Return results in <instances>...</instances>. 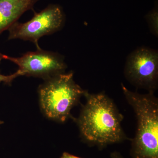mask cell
<instances>
[{
    "mask_svg": "<svg viewBox=\"0 0 158 158\" xmlns=\"http://www.w3.org/2000/svg\"><path fill=\"white\" fill-rule=\"evenodd\" d=\"M84 97L86 102L78 117L73 119L84 143L102 150L130 140L122 126L123 115L104 91L94 94L85 90Z\"/></svg>",
    "mask_w": 158,
    "mask_h": 158,
    "instance_id": "6da1fadb",
    "label": "cell"
},
{
    "mask_svg": "<svg viewBox=\"0 0 158 158\" xmlns=\"http://www.w3.org/2000/svg\"><path fill=\"white\" fill-rule=\"evenodd\" d=\"M122 90L135 114L137 128L131 139L132 158H158V98L154 92L142 94L127 89Z\"/></svg>",
    "mask_w": 158,
    "mask_h": 158,
    "instance_id": "7a4b0ae2",
    "label": "cell"
},
{
    "mask_svg": "<svg viewBox=\"0 0 158 158\" xmlns=\"http://www.w3.org/2000/svg\"><path fill=\"white\" fill-rule=\"evenodd\" d=\"M73 74L70 71L56 75L39 86L40 105L47 118L61 123L72 118L71 110L85 91L75 81Z\"/></svg>",
    "mask_w": 158,
    "mask_h": 158,
    "instance_id": "3957f363",
    "label": "cell"
},
{
    "mask_svg": "<svg viewBox=\"0 0 158 158\" xmlns=\"http://www.w3.org/2000/svg\"><path fill=\"white\" fill-rule=\"evenodd\" d=\"M65 15L61 6L51 4L25 23L16 22L8 31V40L21 39L34 43L40 48L38 41L41 37L56 33L63 27Z\"/></svg>",
    "mask_w": 158,
    "mask_h": 158,
    "instance_id": "277c9868",
    "label": "cell"
},
{
    "mask_svg": "<svg viewBox=\"0 0 158 158\" xmlns=\"http://www.w3.org/2000/svg\"><path fill=\"white\" fill-rule=\"evenodd\" d=\"M125 77L134 87L148 92L158 88V52L147 47L138 48L127 56Z\"/></svg>",
    "mask_w": 158,
    "mask_h": 158,
    "instance_id": "5b68a950",
    "label": "cell"
},
{
    "mask_svg": "<svg viewBox=\"0 0 158 158\" xmlns=\"http://www.w3.org/2000/svg\"><path fill=\"white\" fill-rule=\"evenodd\" d=\"M0 56L16 64L20 76L33 77L45 80L64 73L67 68L63 56L40 48L35 52H27L19 57H10L1 53Z\"/></svg>",
    "mask_w": 158,
    "mask_h": 158,
    "instance_id": "8992f818",
    "label": "cell"
},
{
    "mask_svg": "<svg viewBox=\"0 0 158 158\" xmlns=\"http://www.w3.org/2000/svg\"><path fill=\"white\" fill-rule=\"evenodd\" d=\"M40 0H0V34L9 28L26 11L33 9Z\"/></svg>",
    "mask_w": 158,
    "mask_h": 158,
    "instance_id": "52a82bcc",
    "label": "cell"
},
{
    "mask_svg": "<svg viewBox=\"0 0 158 158\" xmlns=\"http://www.w3.org/2000/svg\"><path fill=\"white\" fill-rule=\"evenodd\" d=\"M145 19L148 24L150 32L156 37H158V3H155L153 9L145 15Z\"/></svg>",
    "mask_w": 158,
    "mask_h": 158,
    "instance_id": "ba28073f",
    "label": "cell"
},
{
    "mask_svg": "<svg viewBox=\"0 0 158 158\" xmlns=\"http://www.w3.org/2000/svg\"><path fill=\"white\" fill-rule=\"evenodd\" d=\"M2 58L0 56V63ZM20 76V74L19 72L17 71L15 73L10 75H4L0 73V83H2L7 85H11V83L13 81L14 79L17 77Z\"/></svg>",
    "mask_w": 158,
    "mask_h": 158,
    "instance_id": "9c48e42d",
    "label": "cell"
},
{
    "mask_svg": "<svg viewBox=\"0 0 158 158\" xmlns=\"http://www.w3.org/2000/svg\"><path fill=\"white\" fill-rule=\"evenodd\" d=\"M110 158H125L121 154V153L119 152L113 151L111 152L110 155Z\"/></svg>",
    "mask_w": 158,
    "mask_h": 158,
    "instance_id": "30bf717a",
    "label": "cell"
},
{
    "mask_svg": "<svg viewBox=\"0 0 158 158\" xmlns=\"http://www.w3.org/2000/svg\"><path fill=\"white\" fill-rule=\"evenodd\" d=\"M60 158H81L77 156L73 155L67 152H64L62 154Z\"/></svg>",
    "mask_w": 158,
    "mask_h": 158,
    "instance_id": "8fae6325",
    "label": "cell"
},
{
    "mask_svg": "<svg viewBox=\"0 0 158 158\" xmlns=\"http://www.w3.org/2000/svg\"><path fill=\"white\" fill-rule=\"evenodd\" d=\"M3 123H4V122L0 120V126H1V125Z\"/></svg>",
    "mask_w": 158,
    "mask_h": 158,
    "instance_id": "7c38bea8",
    "label": "cell"
}]
</instances>
